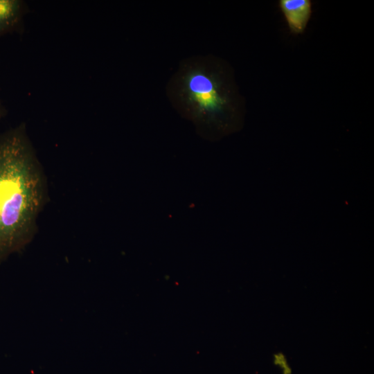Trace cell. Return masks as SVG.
<instances>
[{
    "mask_svg": "<svg viewBox=\"0 0 374 374\" xmlns=\"http://www.w3.org/2000/svg\"><path fill=\"white\" fill-rule=\"evenodd\" d=\"M280 8L292 33H303L312 13L310 0H280Z\"/></svg>",
    "mask_w": 374,
    "mask_h": 374,
    "instance_id": "obj_3",
    "label": "cell"
},
{
    "mask_svg": "<svg viewBox=\"0 0 374 374\" xmlns=\"http://www.w3.org/2000/svg\"><path fill=\"white\" fill-rule=\"evenodd\" d=\"M167 93L177 111L192 121L202 137L215 138L226 131L231 98L211 58L184 60L170 80Z\"/></svg>",
    "mask_w": 374,
    "mask_h": 374,
    "instance_id": "obj_2",
    "label": "cell"
},
{
    "mask_svg": "<svg viewBox=\"0 0 374 374\" xmlns=\"http://www.w3.org/2000/svg\"><path fill=\"white\" fill-rule=\"evenodd\" d=\"M1 116H2V107L0 104V118L1 117Z\"/></svg>",
    "mask_w": 374,
    "mask_h": 374,
    "instance_id": "obj_5",
    "label": "cell"
},
{
    "mask_svg": "<svg viewBox=\"0 0 374 374\" xmlns=\"http://www.w3.org/2000/svg\"><path fill=\"white\" fill-rule=\"evenodd\" d=\"M24 10V3L21 1L0 0V35L19 24Z\"/></svg>",
    "mask_w": 374,
    "mask_h": 374,
    "instance_id": "obj_4",
    "label": "cell"
},
{
    "mask_svg": "<svg viewBox=\"0 0 374 374\" xmlns=\"http://www.w3.org/2000/svg\"><path fill=\"white\" fill-rule=\"evenodd\" d=\"M42 166L19 125L0 135V261L33 239L48 198Z\"/></svg>",
    "mask_w": 374,
    "mask_h": 374,
    "instance_id": "obj_1",
    "label": "cell"
}]
</instances>
